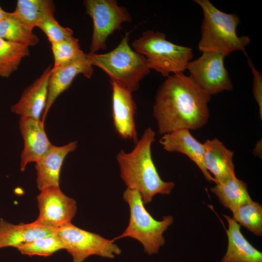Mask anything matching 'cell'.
Here are the masks:
<instances>
[{
  "mask_svg": "<svg viewBox=\"0 0 262 262\" xmlns=\"http://www.w3.org/2000/svg\"><path fill=\"white\" fill-rule=\"evenodd\" d=\"M132 47L146 58L149 69L167 77L183 73L193 57L191 48L168 41L164 33L152 30L143 33Z\"/></svg>",
  "mask_w": 262,
  "mask_h": 262,
  "instance_id": "5",
  "label": "cell"
},
{
  "mask_svg": "<svg viewBox=\"0 0 262 262\" xmlns=\"http://www.w3.org/2000/svg\"><path fill=\"white\" fill-rule=\"evenodd\" d=\"M51 50L54 57L53 68L70 64L85 55L80 48L79 40L73 36L51 44Z\"/></svg>",
  "mask_w": 262,
  "mask_h": 262,
  "instance_id": "25",
  "label": "cell"
},
{
  "mask_svg": "<svg viewBox=\"0 0 262 262\" xmlns=\"http://www.w3.org/2000/svg\"><path fill=\"white\" fill-rule=\"evenodd\" d=\"M232 219L257 236H262V206L252 199L232 212Z\"/></svg>",
  "mask_w": 262,
  "mask_h": 262,
  "instance_id": "24",
  "label": "cell"
},
{
  "mask_svg": "<svg viewBox=\"0 0 262 262\" xmlns=\"http://www.w3.org/2000/svg\"><path fill=\"white\" fill-rule=\"evenodd\" d=\"M36 27L40 29L46 35L51 44L59 42L73 36V32L69 28L60 25L53 15H48L42 18Z\"/></svg>",
  "mask_w": 262,
  "mask_h": 262,
  "instance_id": "27",
  "label": "cell"
},
{
  "mask_svg": "<svg viewBox=\"0 0 262 262\" xmlns=\"http://www.w3.org/2000/svg\"><path fill=\"white\" fill-rule=\"evenodd\" d=\"M112 89V116L115 129L123 139L138 141L135 123L136 104L132 92L111 81Z\"/></svg>",
  "mask_w": 262,
  "mask_h": 262,
  "instance_id": "11",
  "label": "cell"
},
{
  "mask_svg": "<svg viewBox=\"0 0 262 262\" xmlns=\"http://www.w3.org/2000/svg\"><path fill=\"white\" fill-rule=\"evenodd\" d=\"M51 68L49 65L25 89L18 101L11 106L12 112L20 116L41 119L46 105L48 81Z\"/></svg>",
  "mask_w": 262,
  "mask_h": 262,
  "instance_id": "14",
  "label": "cell"
},
{
  "mask_svg": "<svg viewBox=\"0 0 262 262\" xmlns=\"http://www.w3.org/2000/svg\"><path fill=\"white\" fill-rule=\"evenodd\" d=\"M93 66L85 53L84 56L70 64L57 68H51L48 81L46 105L41 117L43 122L55 100L69 88L77 76L82 74L87 78L92 77Z\"/></svg>",
  "mask_w": 262,
  "mask_h": 262,
  "instance_id": "13",
  "label": "cell"
},
{
  "mask_svg": "<svg viewBox=\"0 0 262 262\" xmlns=\"http://www.w3.org/2000/svg\"><path fill=\"white\" fill-rule=\"evenodd\" d=\"M83 5L93 24L90 52L106 49L108 37L121 29L123 23L131 21L127 9L115 0H85Z\"/></svg>",
  "mask_w": 262,
  "mask_h": 262,
  "instance_id": "8",
  "label": "cell"
},
{
  "mask_svg": "<svg viewBox=\"0 0 262 262\" xmlns=\"http://www.w3.org/2000/svg\"><path fill=\"white\" fill-rule=\"evenodd\" d=\"M197 59L188 64L191 80L205 93L211 96L224 91H231L233 85L224 61L226 54L203 51Z\"/></svg>",
  "mask_w": 262,
  "mask_h": 262,
  "instance_id": "9",
  "label": "cell"
},
{
  "mask_svg": "<svg viewBox=\"0 0 262 262\" xmlns=\"http://www.w3.org/2000/svg\"><path fill=\"white\" fill-rule=\"evenodd\" d=\"M29 55L28 47L0 38V77H10Z\"/></svg>",
  "mask_w": 262,
  "mask_h": 262,
  "instance_id": "23",
  "label": "cell"
},
{
  "mask_svg": "<svg viewBox=\"0 0 262 262\" xmlns=\"http://www.w3.org/2000/svg\"><path fill=\"white\" fill-rule=\"evenodd\" d=\"M224 216L228 223L226 230L228 244L227 251L220 262H262V253L244 237L240 225L230 216Z\"/></svg>",
  "mask_w": 262,
  "mask_h": 262,
  "instance_id": "19",
  "label": "cell"
},
{
  "mask_svg": "<svg viewBox=\"0 0 262 262\" xmlns=\"http://www.w3.org/2000/svg\"><path fill=\"white\" fill-rule=\"evenodd\" d=\"M123 197L130 208L129 223L125 231L112 240L131 237L140 242L148 255L157 254L165 243L163 234L173 224V217L167 215L160 221L155 219L145 208L140 193L135 190L127 188Z\"/></svg>",
  "mask_w": 262,
  "mask_h": 262,
  "instance_id": "6",
  "label": "cell"
},
{
  "mask_svg": "<svg viewBox=\"0 0 262 262\" xmlns=\"http://www.w3.org/2000/svg\"><path fill=\"white\" fill-rule=\"evenodd\" d=\"M16 248L22 254L48 257L59 250L65 249V247L61 238L56 233L22 244Z\"/></svg>",
  "mask_w": 262,
  "mask_h": 262,
  "instance_id": "26",
  "label": "cell"
},
{
  "mask_svg": "<svg viewBox=\"0 0 262 262\" xmlns=\"http://www.w3.org/2000/svg\"><path fill=\"white\" fill-rule=\"evenodd\" d=\"M129 35L126 33L118 45L108 53L86 54L93 66L103 70L111 81L133 92L138 89L140 81L150 69L146 58L129 45Z\"/></svg>",
  "mask_w": 262,
  "mask_h": 262,
  "instance_id": "4",
  "label": "cell"
},
{
  "mask_svg": "<svg viewBox=\"0 0 262 262\" xmlns=\"http://www.w3.org/2000/svg\"><path fill=\"white\" fill-rule=\"evenodd\" d=\"M163 148L168 152H178L187 156L201 170L205 179L214 181V179L206 169L203 160L204 144L196 140L187 129H180L163 134L159 140Z\"/></svg>",
  "mask_w": 262,
  "mask_h": 262,
  "instance_id": "16",
  "label": "cell"
},
{
  "mask_svg": "<svg viewBox=\"0 0 262 262\" xmlns=\"http://www.w3.org/2000/svg\"><path fill=\"white\" fill-rule=\"evenodd\" d=\"M194 1L200 6L203 14L198 43L201 52H216L228 56L236 50L245 51L250 39L247 36L237 35V27L240 22L237 15L221 11L208 0Z\"/></svg>",
  "mask_w": 262,
  "mask_h": 262,
  "instance_id": "3",
  "label": "cell"
},
{
  "mask_svg": "<svg viewBox=\"0 0 262 262\" xmlns=\"http://www.w3.org/2000/svg\"><path fill=\"white\" fill-rule=\"evenodd\" d=\"M248 64L253 75V94L258 103L261 119H262V75L255 67L251 60L247 58Z\"/></svg>",
  "mask_w": 262,
  "mask_h": 262,
  "instance_id": "28",
  "label": "cell"
},
{
  "mask_svg": "<svg viewBox=\"0 0 262 262\" xmlns=\"http://www.w3.org/2000/svg\"><path fill=\"white\" fill-rule=\"evenodd\" d=\"M39 213L36 223L58 229L71 223L77 211L76 201L66 196L59 186L45 188L37 196Z\"/></svg>",
  "mask_w": 262,
  "mask_h": 262,
  "instance_id": "10",
  "label": "cell"
},
{
  "mask_svg": "<svg viewBox=\"0 0 262 262\" xmlns=\"http://www.w3.org/2000/svg\"><path fill=\"white\" fill-rule=\"evenodd\" d=\"M55 6L51 0H18L13 12L33 29L44 16L53 15Z\"/></svg>",
  "mask_w": 262,
  "mask_h": 262,
  "instance_id": "22",
  "label": "cell"
},
{
  "mask_svg": "<svg viewBox=\"0 0 262 262\" xmlns=\"http://www.w3.org/2000/svg\"><path fill=\"white\" fill-rule=\"evenodd\" d=\"M19 128L24 141L21 153L20 170L24 171L28 164L37 162L52 146L41 119L20 116Z\"/></svg>",
  "mask_w": 262,
  "mask_h": 262,
  "instance_id": "12",
  "label": "cell"
},
{
  "mask_svg": "<svg viewBox=\"0 0 262 262\" xmlns=\"http://www.w3.org/2000/svg\"><path fill=\"white\" fill-rule=\"evenodd\" d=\"M155 136V132L147 128L131 152L121 150L116 155L121 178L127 188L140 193L144 204L151 202L157 194H170L175 186L174 182L162 180L152 160Z\"/></svg>",
  "mask_w": 262,
  "mask_h": 262,
  "instance_id": "2",
  "label": "cell"
},
{
  "mask_svg": "<svg viewBox=\"0 0 262 262\" xmlns=\"http://www.w3.org/2000/svg\"><path fill=\"white\" fill-rule=\"evenodd\" d=\"M211 98L183 73L169 76L159 87L153 106L158 132L202 128L209 119Z\"/></svg>",
  "mask_w": 262,
  "mask_h": 262,
  "instance_id": "1",
  "label": "cell"
},
{
  "mask_svg": "<svg viewBox=\"0 0 262 262\" xmlns=\"http://www.w3.org/2000/svg\"><path fill=\"white\" fill-rule=\"evenodd\" d=\"M0 38L28 47L34 46L39 41L33 29L13 12L0 21Z\"/></svg>",
  "mask_w": 262,
  "mask_h": 262,
  "instance_id": "21",
  "label": "cell"
},
{
  "mask_svg": "<svg viewBox=\"0 0 262 262\" xmlns=\"http://www.w3.org/2000/svg\"><path fill=\"white\" fill-rule=\"evenodd\" d=\"M210 190L217 196L223 206L231 212L252 200L246 184L236 176L222 183H216Z\"/></svg>",
  "mask_w": 262,
  "mask_h": 262,
  "instance_id": "20",
  "label": "cell"
},
{
  "mask_svg": "<svg viewBox=\"0 0 262 262\" xmlns=\"http://www.w3.org/2000/svg\"><path fill=\"white\" fill-rule=\"evenodd\" d=\"M262 140L257 142L255 148L253 149V154L259 157H262Z\"/></svg>",
  "mask_w": 262,
  "mask_h": 262,
  "instance_id": "29",
  "label": "cell"
},
{
  "mask_svg": "<svg viewBox=\"0 0 262 262\" xmlns=\"http://www.w3.org/2000/svg\"><path fill=\"white\" fill-rule=\"evenodd\" d=\"M57 229L48 228L35 221L15 225L0 219V248L19 246L37 239L54 235Z\"/></svg>",
  "mask_w": 262,
  "mask_h": 262,
  "instance_id": "18",
  "label": "cell"
},
{
  "mask_svg": "<svg viewBox=\"0 0 262 262\" xmlns=\"http://www.w3.org/2000/svg\"><path fill=\"white\" fill-rule=\"evenodd\" d=\"M9 14V12H7L3 10L0 6V21L6 17Z\"/></svg>",
  "mask_w": 262,
  "mask_h": 262,
  "instance_id": "30",
  "label": "cell"
},
{
  "mask_svg": "<svg viewBox=\"0 0 262 262\" xmlns=\"http://www.w3.org/2000/svg\"><path fill=\"white\" fill-rule=\"evenodd\" d=\"M65 249L72 257V262H83L92 255L113 259L121 250L113 240L80 229L71 223L57 229Z\"/></svg>",
  "mask_w": 262,
  "mask_h": 262,
  "instance_id": "7",
  "label": "cell"
},
{
  "mask_svg": "<svg viewBox=\"0 0 262 262\" xmlns=\"http://www.w3.org/2000/svg\"><path fill=\"white\" fill-rule=\"evenodd\" d=\"M203 144L204 165L207 170L213 175L214 182L216 184L222 183L235 176L233 151L228 149L217 138L207 140Z\"/></svg>",
  "mask_w": 262,
  "mask_h": 262,
  "instance_id": "17",
  "label": "cell"
},
{
  "mask_svg": "<svg viewBox=\"0 0 262 262\" xmlns=\"http://www.w3.org/2000/svg\"><path fill=\"white\" fill-rule=\"evenodd\" d=\"M77 142L72 141L62 146L52 145L37 162L36 183L38 189L59 186L60 174L63 163L67 155L77 147Z\"/></svg>",
  "mask_w": 262,
  "mask_h": 262,
  "instance_id": "15",
  "label": "cell"
}]
</instances>
